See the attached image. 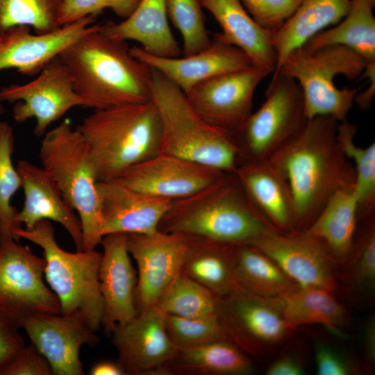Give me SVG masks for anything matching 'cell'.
<instances>
[{
  "instance_id": "cb8c5ba5",
  "label": "cell",
  "mask_w": 375,
  "mask_h": 375,
  "mask_svg": "<svg viewBox=\"0 0 375 375\" xmlns=\"http://www.w3.org/2000/svg\"><path fill=\"white\" fill-rule=\"evenodd\" d=\"M222 29L216 33L224 42L234 45L250 59L253 65L273 73L276 54L272 44V31L260 26L247 12L241 0H200Z\"/></svg>"
},
{
  "instance_id": "ba28073f",
  "label": "cell",
  "mask_w": 375,
  "mask_h": 375,
  "mask_svg": "<svg viewBox=\"0 0 375 375\" xmlns=\"http://www.w3.org/2000/svg\"><path fill=\"white\" fill-rule=\"evenodd\" d=\"M365 65L360 56L344 45L316 49L301 46L292 50L274 72H281L298 83L308 119L329 116L340 122L347 119L359 89H340L334 79L338 75L350 80L360 78Z\"/></svg>"
},
{
  "instance_id": "4316f807",
  "label": "cell",
  "mask_w": 375,
  "mask_h": 375,
  "mask_svg": "<svg viewBox=\"0 0 375 375\" xmlns=\"http://www.w3.org/2000/svg\"><path fill=\"white\" fill-rule=\"evenodd\" d=\"M355 181L337 189L312 223L301 233L319 240L337 265L348 256L358 228Z\"/></svg>"
},
{
  "instance_id": "b9f144b4",
  "label": "cell",
  "mask_w": 375,
  "mask_h": 375,
  "mask_svg": "<svg viewBox=\"0 0 375 375\" xmlns=\"http://www.w3.org/2000/svg\"><path fill=\"white\" fill-rule=\"evenodd\" d=\"M241 1L256 23L265 29L275 31L293 14L302 0H241Z\"/></svg>"
},
{
  "instance_id": "d590c367",
  "label": "cell",
  "mask_w": 375,
  "mask_h": 375,
  "mask_svg": "<svg viewBox=\"0 0 375 375\" xmlns=\"http://www.w3.org/2000/svg\"><path fill=\"white\" fill-rule=\"evenodd\" d=\"M219 297L181 272L156 306L164 313L182 317H203L217 314Z\"/></svg>"
},
{
  "instance_id": "30bf717a",
  "label": "cell",
  "mask_w": 375,
  "mask_h": 375,
  "mask_svg": "<svg viewBox=\"0 0 375 375\" xmlns=\"http://www.w3.org/2000/svg\"><path fill=\"white\" fill-rule=\"evenodd\" d=\"M281 298L251 293L240 286L219 297L217 315L229 340L249 356L265 357L290 336Z\"/></svg>"
},
{
  "instance_id": "d6986e66",
  "label": "cell",
  "mask_w": 375,
  "mask_h": 375,
  "mask_svg": "<svg viewBox=\"0 0 375 375\" xmlns=\"http://www.w3.org/2000/svg\"><path fill=\"white\" fill-rule=\"evenodd\" d=\"M97 20L88 16L42 34L17 26L0 33V70L15 69L23 76L38 75L78 38L91 31Z\"/></svg>"
},
{
  "instance_id": "3957f363",
  "label": "cell",
  "mask_w": 375,
  "mask_h": 375,
  "mask_svg": "<svg viewBox=\"0 0 375 375\" xmlns=\"http://www.w3.org/2000/svg\"><path fill=\"white\" fill-rule=\"evenodd\" d=\"M158 230L233 244H249L274 229L251 202L234 172L172 201Z\"/></svg>"
},
{
  "instance_id": "484cf974",
  "label": "cell",
  "mask_w": 375,
  "mask_h": 375,
  "mask_svg": "<svg viewBox=\"0 0 375 375\" xmlns=\"http://www.w3.org/2000/svg\"><path fill=\"white\" fill-rule=\"evenodd\" d=\"M100 31L115 40L136 41L156 56L177 58L181 52L168 22L166 0H140L128 17L100 24Z\"/></svg>"
},
{
  "instance_id": "277c9868",
  "label": "cell",
  "mask_w": 375,
  "mask_h": 375,
  "mask_svg": "<svg viewBox=\"0 0 375 375\" xmlns=\"http://www.w3.org/2000/svg\"><path fill=\"white\" fill-rule=\"evenodd\" d=\"M76 128L88 144L98 181H112L160 153L161 122L152 99L94 110Z\"/></svg>"
},
{
  "instance_id": "f1b7e54d",
  "label": "cell",
  "mask_w": 375,
  "mask_h": 375,
  "mask_svg": "<svg viewBox=\"0 0 375 375\" xmlns=\"http://www.w3.org/2000/svg\"><path fill=\"white\" fill-rule=\"evenodd\" d=\"M235 244L189 235L181 272L222 297L237 287Z\"/></svg>"
},
{
  "instance_id": "7a4b0ae2",
  "label": "cell",
  "mask_w": 375,
  "mask_h": 375,
  "mask_svg": "<svg viewBox=\"0 0 375 375\" xmlns=\"http://www.w3.org/2000/svg\"><path fill=\"white\" fill-rule=\"evenodd\" d=\"M58 57L70 73L83 108L104 109L152 99L151 68L131 55L126 42L104 35L99 23Z\"/></svg>"
},
{
  "instance_id": "ac0fdd59",
  "label": "cell",
  "mask_w": 375,
  "mask_h": 375,
  "mask_svg": "<svg viewBox=\"0 0 375 375\" xmlns=\"http://www.w3.org/2000/svg\"><path fill=\"white\" fill-rule=\"evenodd\" d=\"M249 244L272 258L299 287L321 288L333 294L337 290V264L319 240L271 230Z\"/></svg>"
},
{
  "instance_id": "1f68e13d",
  "label": "cell",
  "mask_w": 375,
  "mask_h": 375,
  "mask_svg": "<svg viewBox=\"0 0 375 375\" xmlns=\"http://www.w3.org/2000/svg\"><path fill=\"white\" fill-rule=\"evenodd\" d=\"M351 249L343 262L341 293L353 304L371 303L375 294L374 215L360 219Z\"/></svg>"
},
{
  "instance_id": "f546056e",
  "label": "cell",
  "mask_w": 375,
  "mask_h": 375,
  "mask_svg": "<svg viewBox=\"0 0 375 375\" xmlns=\"http://www.w3.org/2000/svg\"><path fill=\"white\" fill-rule=\"evenodd\" d=\"M253 370L250 358L228 340H219L178 350L165 375H244Z\"/></svg>"
},
{
  "instance_id": "2e32d148",
  "label": "cell",
  "mask_w": 375,
  "mask_h": 375,
  "mask_svg": "<svg viewBox=\"0 0 375 375\" xmlns=\"http://www.w3.org/2000/svg\"><path fill=\"white\" fill-rule=\"evenodd\" d=\"M224 173L178 156L159 153L130 167L110 181L174 201L199 191Z\"/></svg>"
},
{
  "instance_id": "4dcf8cb0",
  "label": "cell",
  "mask_w": 375,
  "mask_h": 375,
  "mask_svg": "<svg viewBox=\"0 0 375 375\" xmlns=\"http://www.w3.org/2000/svg\"><path fill=\"white\" fill-rule=\"evenodd\" d=\"M280 297L284 320L292 331L305 324H319L335 335L345 336L343 328L349 316L333 293L317 287H299Z\"/></svg>"
},
{
  "instance_id": "44dd1931",
  "label": "cell",
  "mask_w": 375,
  "mask_h": 375,
  "mask_svg": "<svg viewBox=\"0 0 375 375\" xmlns=\"http://www.w3.org/2000/svg\"><path fill=\"white\" fill-rule=\"evenodd\" d=\"M129 52L135 58L158 71L184 93L208 78L252 65L244 51L224 42L216 34L205 49L183 58L156 56L136 46L129 47Z\"/></svg>"
},
{
  "instance_id": "83f0119b",
  "label": "cell",
  "mask_w": 375,
  "mask_h": 375,
  "mask_svg": "<svg viewBox=\"0 0 375 375\" xmlns=\"http://www.w3.org/2000/svg\"><path fill=\"white\" fill-rule=\"evenodd\" d=\"M350 1L302 0L283 24L279 28L272 31V44L277 60L275 70L292 50L303 46L312 36L328 26L338 24L347 14Z\"/></svg>"
},
{
  "instance_id": "52a82bcc",
  "label": "cell",
  "mask_w": 375,
  "mask_h": 375,
  "mask_svg": "<svg viewBox=\"0 0 375 375\" xmlns=\"http://www.w3.org/2000/svg\"><path fill=\"white\" fill-rule=\"evenodd\" d=\"M12 235L17 242L24 238L43 249L44 277L59 300L60 314H78L93 331L99 330L104 312L99 279L101 253L64 250L49 220L40 221L31 229H15Z\"/></svg>"
},
{
  "instance_id": "9a60e30c",
  "label": "cell",
  "mask_w": 375,
  "mask_h": 375,
  "mask_svg": "<svg viewBox=\"0 0 375 375\" xmlns=\"http://www.w3.org/2000/svg\"><path fill=\"white\" fill-rule=\"evenodd\" d=\"M117 363L126 374L165 375L178 351L167 331L165 313L157 306L144 309L111 333Z\"/></svg>"
},
{
  "instance_id": "8992f818",
  "label": "cell",
  "mask_w": 375,
  "mask_h": 375,
  "mask_svg": "<svg viewBox=\"0 0 375 375\" xmlns=\"http://www.w3.org/2000/svg\"><path fill=\"white\" fill-rule=\"evenodd\" d=\"M42 167L53 178L82 225V251L101 244V206L98 179L88 144L69 119L47 131L39 150Z\"/></svg>"
},
{
  "instance_id": "f6af8a7d",
  "label": "cell",
  "mask_w": 375,
  "mask_h": 375,
  "mask_svg": "<svg viewBox=\"0 0 375 375\" xmlns=\"http://www.w3.org/2000/svg\"><path fill=\"white\" fill-rule=\"evenodd\" d=\"M18 324L0 309V374L5 366L26 345Z\"/></svg>"
},
{
  "instance_id": "f907efd6",
  "label": "cell",
  "mask_w": 375,
  "mask_h": 375,
  "mask_svg": "<svg viewBox=\"0 0 375 375\" xmlns=\"http://www.w3.org/2000/svg\"><path fill=\"white\" fill-rule=\"evenodd\" d=\"M3 101L2 100L1 97V94H0V114H3L6 111L5 108L3 106Z\"/></svg>"
},
{
  "instance_id": "7c38bea8",
  "label": "cell",
  "mask_w": 375,
  "mask_h": 375,
  "mask_svg": "<svg viewBox=\"0 0 375 375\" xmlns=\"http://www.w3.org/2000/svg\"><path fill=\"white\" fill-rule=\"evenodd\" d=\"M3 101L15 103L12 117L17 123L36 121L33 133L43 136L49 126L69 110L82 106L72 76L59 57L48 63L36 78L24 84H10L0 90Z\"/></svg>"
},
{
  "instance_id": "e0dca14e",
  "label": "cell",
  "mask_w": 375,
  "mask_h": 375,
  "mask_svg": "<svg viewBox=\"0 0 375 375\" xmlns=\"http://www.w3.org/2000/svg\"><path fill=\"white\" fill-rule=\"evenodd\" d=\"M20 328L47 359L54 375L84 374L81 348L94 347L99 340L78 314L35 315L24 319Z\"/></svg>"
},
{
  "instance_id": "ffe728a7",
  "label": "cell",
  "mask_w": 375,
  "mask_h": 375,
  "mask_svg": "<svg viewBox=\"0 0 375 375\" xmlns=\"http://www.w3.org/2000/svg\"><path fill=\"white\" fill-rule=\"evenodd\" d=\"M99 269L104 312L101 321L106 333L127 324L138 314L135 303L136 273L127 247V234L104 235Z\"/></svg>"
},
{
  "instance_id": "e575fe53",
  "label": "cell",
  "mask_w": 375,
  "mask_h": 375,
  "mask_svg": "<svg viewBox=\"0 0 375 375\" xmlns=\"http://www.w3.org/2000/svg\"><path fill=\"white\" fill-rule=\"evenodd\" d=\"M356 126L347 119L338 126L337 137L343 152L353 162L354 192L358 202V220L374 215L375 210V143L366 147L354 142Z\"/></svg>"
},
{
  "instance_id": "4fadbf2b",
  "label": "cell",
  "mask_w": 375,
  "mask_h": 375,
  "mask_svg": "<svg viewBox=\"0 0 375 375\" xmlns=\"http://www.w3.org/2000/svg\"><path fill=\"white\" fill-rule=\"evenodd\" d=\"M269 74L268 70L251 65L203 81L184 94L206 122L231 134L252 113L255 90Z\"/></svg>"
},
{
  "instance_id": "5b68a950",
  "label": "cell",
  "mask_w": 375,
  "mask_h": 375,
  "mask_svg": "<svg viewBox=\"0 0 375 375\" xmlns=\"http://www.w3.org/2000/svg\"><path fill=\"white\" fill-rule=\"evenodd\" d=\"M151 90L161 122L160 153L224 172L235 171L239 156L229 133L206 122L190 105L184 92L152 68Z\"/></svg>"
},
{
  "instance_id": "681fc988",
  "label": "cell",
  "mask_w": 375,
  "mask_h": 375,
  "mask_svg": "<svg viewBox=\"0 0 375 375\" xmlns=\"http://www.w3.org/2000/svg\"><path fill=\"white\" fill-rule=\"evenodd\" d=\"M367 80L369 82V86L363 92H358L354 99V102L362 110L370 108L375 90V75L368 76Z\"/></svg>"
},
{
  "instance_id": "d6a6232c",
  "label": "cell",
  "mask_w": 375,
  "mask_h": 375,
  "mask_svg": "<svg viewBox=\"0 0 375 375\" xmlns=\"http://www.w3.org/2000/svg\"><path fill=\"white\" fill-rule=\"evenodd\" d=\"M374 6L375 0H351L347 14L338 24L315 35L303 46L344 45L360 56L366 65H375Z\"/></svg>"
},
{
  "instance_id": "5bb4252c",
  "label": "cell",
  "mask_w": 375,
  "mask_h": 375,
  "mask_svg": "<svg viewBox=\"0 0 375 375\" xmlns=\"http://www.w3.org/2000/svg\"><path fill=\"white\" fill-rule=\"evenodd\" d=\"M188 242L189 235L159 230L127 234L128 251L138 267L135 297L138 312L156 306L181 272Z\"/></svg>"
},
{
  "instance_id": "7402d4cb",
  "label": "cell",
  "mask_w": 375,
  "mask_h": 375,
  "mask_svg": "<svg viewBox=\"0 0 375 375\" xmlns=\"http://www.w3.org/2000/svg\"><path fill=\"white\" fill-rule=\"evenodd\" d=\"M101 233L149 234L158 230L172 200L146 194L114 181H98Z\"/></svg>"
},
{
  "instance_id": "ab89813d",
  "label": "cell",
  "mask_w": 375,
  "mask_h": 375,
  "mask_svg": "<svg viewBox=\"0 0 375 375\" xmlns=\"http://www.w3.org/2000/svg\"><path fill=\"white\" fill-rule=\"evenodd\" d=\"M165 322L168 335L178 350L228 340L217 313L194 318L165 313Z\"/></svg>"
},
{
  "instance_id": "d4e9b609",
  "label": "cell",
  "mask_w": 375,
  "mask_h": 375,
  "mask_svg": "<svg viewBox=\"0 0 375 375\" xmlns=\"http://www.w3.org/2000/svg\"><path fill=\"white\" fill-rule=\"evenodd\" d=\"M234 173L252 204L274 229L285 234L295 233L289 188L267 160L242 164Z\"/></svg>"
},
{
  "instance_id": "603a6c76",
  "label": "cell",
  "mask_w": 375,
  "mask_h": 375,
  "mask_svg": "<svg viewBox=\"0 0 375 375\" xmlns=\"http://www.w3.org/2000/svg\"><path fill=\"white\" fill-rule=\"evenodd\" d=\"M17 170L24 195L17 220L26 229H31L41 220L60 224L71 236L77 251H82L83 230L76 212L65 200L52 176L42 167L22 160Z\"/></svg>"
},
{
  "instance_id": "60d3db41",
  "label": "cell",
  "mask_w": 375,
  "mask_h": 375,
  "mask_svg": "<svg viewBox=\"0 0 375 375\" xmlns=\"http://www.w3.org/2000/svg\"><path fill=\"white\" fill-rule=\"evenodd\" d=\"M140 0H62L58 15L60 26L70 24L88 16L97 17L106 9L115 15L128 17Z\"/></svg>"
},
{
  "instance_id": "7dc6e473",
  "label": "cell",
  "mask_w": 375,
  "mask_h": 375,
  "mask_svg": "<svg viewBox=\"0 0 375 375\" xmlns=\"http://www.w3.org/2000/svg\"><path fill=\"white\" fill-rule=\"evenodd\" d=\"M365 364L373 366L375 362V320L371 316L367 321L363 335Z\"/></svg>"
},
{
  "instance_id": "ee69618b",
  "label": "cell",
  "mask_w": 375,
  "mask_h": 375,
  "mask_svg": "<svg viewBox=\"0 0 375 375\" xmlns=\"http://www.w3.org/2000/svg\"><path fill=\"white\" fill-rule=\"evenodd\" d=\"M50 365L31 343L20 350L5 366L0 375H51Z\"/></svg>"
},
{
  "instance_id": "8d00e7d4",
  "label": "cell",
  "mask_w": 375,
  "mask_h": 375,
  "mask_svg": "<svg viewBox=\"0 0 375 375\" xmlns=\"http://www.w3.org/2000/svg\"><path fill=\"white\" fill-rule=\"evenodd\" d=\"M15 135L12 126L0 122V240L13 238L12 231L22 226L17 220L18 210L11 205V199L21 188V178L14 167ZM14 239V238H13Z\"/></svg>"
},
{
  "instance_id": "6da1fadb",
  "label": "cell",
  "mask_w": 375,
  "mask_h": 375,
  "mask_svg": "<svg viewBox=\"0 0 375 375\" xmlns=\"http://www.w3.org/2000/svg\"><path fill=\"white\" fill-rule=\"evenodd\" d=\"M338 124L329 116L308 119L267 160L289 188L295 233L312 223L337 189L355 181L354 167L338 140Z\"/></svg>"
},
{
  "instance_id": "8fae6325",
  "label": "cell",
  "mask_w": 375,
  "mask_h": 375,
  "mask_svg": "<svg viewBox=\"0 0 375 375\" xmlns=\"http://www.w3.org/2000/svg\"><path fill=\"white\" fill-rule=\"evenodd\" d=\"M45 260L13 238L0 240V309L21 322L32 316L60 314L56 294L44 282Z\"/></svg>"
},
{
  "instance_id": "9c48e42d",
  "label": "cell",
  "mask_w": 375,
  "mask_h": 375,
  "mask_svg": "<svg viewBox=\"0 0 375 375\" xmlns=\"http://www.w3.org/2000/svg\"><path fill=\"white\" fill-rule=\"evenodd\" d=\"M307 120L298 83L274 72L263 103L230 134L238 152L239 165L267 160Z\"/></svg>"
},
{
  "instance_id": "f35d334b",
  "label": "cell",
  "mask_w": 375,
  "mask_h": 375,
  "mask_svg": "<svg viewBox=\"0 0 375 375\" xmlns=\"http://www.w3.org/2000/svg\"><path fill=\"white\" fill-rule=\"evenodd\" d=\"M167 17L183 39V55L205 49L211 42L200 0H166Z\"/></svg>"
},
{
  "instance_id": "7bdbcfd3",
  "label": "cell",
  "mask_w": 375,
  "mask_h": 375,
  "mask_svg": "<svg viewBox=\"0 0 375 375\" xmlns=\"http://www.w3.org/2000/svg\"><path fill=\"white\" fill-rule=\"evenodd\" d=\"M314 351L319 375H349L362 372L357 364L324 342H316Z\"/></svg>"
},
{
  "instance_id": "74e56055",
  "label": "cell",
  "mask_w": 375,
  "mask_h": 375,
  "mask_svg": "<svg viewBox=\"0 0 375 375\" xmlns=\"http://www.w3.org/2000/svg\"><path fill=\"white\" fill-rule=\"evenodd\" d=\"M62 0H0V33L17 26L42 34L60 27L58 15Z\"/></svg>"
},
{
  "instance_id": "836d02e7",
  "label": "cell",
  "mask_w": 375,
  "mask_h": 375,
  "mask_svg": "<svg viewBox=\"0 0 375 375\" xmlns=\"http://www.w3.org/2000/svg\"><path fill=\"white\" fill-rule=\"evenodd\" d=\"M236 281L242 289L279 297L299 286L269 256L249 244H235Z\"/></svg>"
},
{
  "instance_id": "bcb514c9",
  "label": "cell",
  "mask_w": 375,
  "mask_h": 375,
  "mask_svg": "<svg viewBox=\"0 0 375 375\" xmlns=\"http://www.w3.org/2000/svg\"><path fill=\"white\" fill-rule=\"evenodd\" d=\"M303 366L294 356H283L272 362L266 370L267 375H302Z\"/></svg>"
},
{
  "instance_id": "c3c4849f",
  "label": "cell",
  "mask_w": 375,
  "mask_h": 375,
  "mask_svg": "<svg viewBox=\"0 0 375 375\" xmlns=\"http://www.w3.org/2000/svg\"><path fill=\"white\" fill-rule=\"evenodd\" d=\"M92 375H126V373L117 363L103 360L93 365L90 372Z\"/></svg>"
}]
</instances>
